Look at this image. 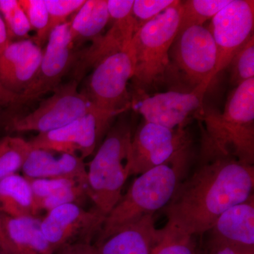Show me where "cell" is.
<instances>
[{
    "mask_svg": "<svg viewBox=\"0 0 254 254\" xmlns=\"http://www.w3.org/2000/svg\"><path fill=\"white\" fill-rule=\"evenodd\" d=\"M131 138L128 124L120 122L110 130L88 165V195L105 217L123 196L122 190L129 177L126 165Z\"/></svg>",
    "mask_w": 254,
    "mask_h": 254,
    "instance_id": "obj_5",
    "label": "cell"
},
{
    "mask_svg": "<svg viewBox=\"0 0 254 254\" xmlns=\"http://www.w3.org/2000/svg\"><path fill=\"white\" fill-rule=\"evenodd\" d=\"M24 11L31 29L36 30L33 38L36 42L41 38L48 23V12L45 0H18Z\"/></svg>",
    "mask_w": 254,
    "mask_h": 254,
    "instance_id": "obj_31",
    "label": "cell"
},
{
    "mask_svg": "<svg viewBox=\"0 0 254 254\" xmlns=\"http://www.w3.org/2000/svg\"><path fill=\"white\" fill-rule=\"evenodd\" d=\"M210 83L203 82L187 92L170 91L153 95L133 90L130 93L131 107L148 123L170 128H185L203 108Z\"/></svg>",
    "mask_w": 254,
    "mask_h": 254,
    "instance_id": "obj_9",
    "label": "cell"
},
{
    "mask_svg": "<svg viewBox=\"0 0 254 254\" xmlns=\"http://www.w3.org/2000/svg\"><path fill=\"white\" fill-rule=\"evenodd\" d=\"M230 83L235 87L254 78V36L250 37L230 61Z\"/></svg>",
    "mask_w": 254,
    "mask_h": 254,
    "instance_id": "obj_28",
    "label": "cell"
},
{
    "mask_svg": "<svg viewBox=\"0 0 254 254\" xmlns=\"http://www.w3.org/2000/svg\"><path fill=\"white\" fill-rule=\"evenodd\" d=\"M195 118L203 123L200 150L254 165V78L232 90L222 113L203 106Z\"/></svg>",
    "mask_w": 254,
    "mask_h": 254,
    "instance_id": "obj_2",
    "label": "cell"
},
{
    "mask_svg": "<svg viewBox=\"0 0 254 254\" xmlns=\"http://www.w3.org/2000/svg\"><path fill=\"white\" fill-rule=\"evenodd\" d=\"M0 254H3L2 252H1V244H0Z\"/></svg>",
    "mask_w": 254,
    "mask_h": 254,
    "instance_id": "obj_39",
    "label": "cell"
},
{
    "mask_svg": "<svg viewBox=\"0 0 254 254\" xmlns=\"http://www.w3.org/2000/svg\"><path fill=\"white\" fill-rule=\"evenodd\" d=\"M109 20L107 0H86L69 21L70 36L74 48L101 36Z\"/></svg>",
    "mask_w": 254,
    "mask_h": 254,
    "instance_id": "obj_21",
    "label": "cell"
},
{
    "mask_svg": "<svg viewBox=\"0 0 254 254\" xmlns=\"http://www.w3.org/2000/svg\"><path fill=\"white\" fill-rule=\"evenodd\" d=\"M3 254H55L37 216L11 218L3 214Z\"/></svg>",
    "mask_w": 254,
    "mask_h": 254,
    "instance_id": "obj_17",
    "label": "cell"
},
{
    "mask_svg": "<svg viewBox=\"0 0 254 254\" xmlns=\"http://www.w3.org/2000/svg\"><path fill=\"white\" fill-rule=\"evenodd\" d=\"M48 12V23L41 38L35 42L43 49L50 35L55 28L67 22V18L74 14L86 0H45Z\"/></svg>",
    "mask_w": 254,
    "mask_h": 254,
    "instance_id": "obj_26",
    "label": "cell"
},
{
    "mask_svg": "<svg viewBox=\"0 0 254 254\" xmlns=\"http://www.w3.org/2000/svg\"><path fill=\"white\" fill-rule=\"evenodd\" d=\"M208 254H254V248L210 240Z\"/></svg>",
    "mask_w": 254,
    "mask_h": 254,
    "instance_id": "obj_34",
    "label": "cell"
},
{
    "mask_svg": "<svg viewBox=\"0 0 254 254\" xmlns=\"http://www.w3.org/2000/svg\"><path fill=\"white\" fill-rule=\"evenodd\" d=\"M105 218L95 208L86 210L77 203H68L48 212L41 220L42 232L56 252L76 242H91Z\"/></svg>",
    "mask_w": 254,
    "mask_h": 254,
    "instance_id": "obj_13",
    "label": "cell"
},
{
    "mask_svg": "<svg viewBox=\"0 0 254 254\" xmlns=\"http://www.w3.org/2000/svg\"><path fill=\"white\" fill-rule=\"evenodd\" d=\"M163 233V228L155 227L154 214H151L95 245L99 254H150Z\"/></svg>",
    "mask_w": 254,
    "mask_h": 254,
    "instance_id": "obj_16",
    "label": "cell"
},
{
    "mask_svg": "<svg viewBox=\"0 0 254 254\" xmlns=\"http://www.w3.org/2000/svg\"><path fill=\"white\" fill-rule=\"evenodd\" d=\"M163 229V235L150 254H199L194 236L170 223H167Z\"/></svg>",
    "mask_w": 254,
    "mask_h": 254,
    "instance_id": "obj_25",
    "label": "cell"
},
{
    "mask_svg": "<svg viewBox=\"0 0 254 254\" xmlns=\"http://www.w3.org/2000/svg\"><path fill=\"white\" fill-rule=\"evenodd\" d=\"M133 0H107L110 19L114 21L128 17L132 13Z\"/></svg>",
    "mask_w": 254,
    "mask_h": 254,
    "instance_id": "obj_33",
    "label": "cell"
},
{
    "mask_svg": "<svg viewBox=\"0 0 254 254\" xmlns=\"http://www.w3.org/2000/svg\"><path fill=\"white\" fill-rule=\"evenodd\" d=\"M231 0H187L182 1L179 31L194 26H203Z\"/></svg>",
    "mask_w": 254,
    "mask_h": 254,
    "instance_id": "obj_23",
    "label": "cell"
},
{
    "mask_svg": "<svg viewBox=\"0 0 254 254\" xmlns=\"http://www.w3.org/2000/svg\"><path fill=\"white\" fill-rule=\"evenodd\" d=\"M134 66L130 44L95 65L82 93L97 109L121 115L131 107L128 85L133 78Z\"/></svg>",
    "mask_w": 254,
    "mask_h": 254,
    "instance_id": "obj_7",
    "label": "cell"
},
{
    "mask_svg": "<svg viewBox=\"0 0 254 254\" xmlns=\"http://www.w3.org/2000/svg\"><path fill=\"white\" fill-rule=\"evenodd\" d=\"M43 50L33 39L11 42L0 55V85L17 98L34 78Z\"/></svg>",
    "mask_w": 254,
    "mask_h": 254,
    "instance_id": "obj_14",
    "label": "cell"
},
{
    "mask_svg": "<svg viewBox=\"0 0 254 254\" xmlns=\"http://www.w3.org/2000/svg\"><path fill=\"white\" fill-rule=\"evenodd\" d=\"M28 180L31 185L36 210L37 205L41 200L48 198L50 195L55 194L57 192L64 189L74 186L77 184H85L70 178L35 179V180Z\"/></svg>",
    "mask_w": 254,
    "mask_h": 254,
    "instance_id": "obj_30",
    "label": "cell"
},
{
    "mask_svg": "<svg viewBox=\"0 0 254 254\" xmlns=\"http://www.w3.org/2000/svg\"><path fill=\"white\" fill-rule=\"evenodd\" d=\"M88 196L87 185L85 184H77L74 186L68 187L57 192L55 194L41 200L37 205L38 213L41 210L49 212L55 208L68 203H77Z\"/></svg>",
    "mask_w": 254,
    "mask_h": 254,
    "instance_id": "obj_29",
    "label": "cell"
},
{
    "mask_svg": "<svg viewBox=\"0 0 254 254\" xmlns=\"http://www.w3.org/2000/svg\"><path fill=\"white\" fill-rule=\"evenodd\" d=\"M78 82L62 83L53 93L27 115L15 117L10 123L12 131L39 133L61 128L86 115L93 105L82 92Z\"/></svg>",
    "mask_w": 254,
    "mask_h": 254,
    "instance_id": "obj_8",
    "label": "cell"
},
{
    "mask_svg": "<svg viewBox=\"0 0 254 254\" xmlns=\"http://www.w3.org/2000/svg\"><path fill=\"white\" fill-rule=\"evenodd\" d=\"M0 212L11 218L36 216L38 212L26 177L14 174L0 181Z\"/></svg>",
    "mask_w": 254,
    "mask_h": 254,
    "instance_id": "obj_20",
    "label": "cell"
},
{
    "mask_svg": "<svg viewBox=\"0 0 254 254\" xmlns=\"http://www.w3.org/2000/svg\"><path fill=\"white\" fill-rule=\"evenodd\" d=\"M0 14L6 25L10 41L28 39L31 27L18 0H0Z\"/></svg>",
    "mask_w": 254,
    "mask_h": 254,
    "instance_id": "obj_27",
    "label": "cell"
},
{
    "mask_svg": "<svg viewBox=\"0 0 254 254\" xmlns=\"http://www.w3.org/2000/svg\"><path fill=\"white\" fill-rule=\"evenodd\" d=\"M31 150L28 141L19 137L0 140V181L21 170Z\"/></svg>",
    "mask_w": 254,
    "mask_h": 254,
    "instance_id": "obj_24",
    "label": "cell"
},
{
    "mask_svg": "<svg viewBox=\"0 0 254 254\" xmlns=\"http://www.w3.org/2000/svg\"><path fill=\"white\" fill-rule=\"evenodd\" d=\"M209 231L210 241L254 248V196L222 213Z\"/></svg>",
    "mask_w": 254,
    "mask_h": 254,
    "instance_id": "obj_19",
    "label": "cell"
},
{
    "mask_svg": "<svg viewBox=\"0 0 254 254\" xmlns=\"http://www.w3.org/2000/svg\"><path fill=\"white\" fill-rule=\"evenodd\" d=\"M170 68L175 65L192 88L213 82L218 63L216 46L208 28L190 26L177 32L170 51Z\"/></svg>",
    "mask_w": 254,
    "mask_h": 254,
    "instance_id": "obj_10",
    "label": "cell"
},
{
    "mask_svg": "<svg viewBox=\"0 0 254 254\" xmlns=\"http://www.w3.org/2000/svg\"><path fill=\"white\" fill-rule=\"evenodd\" d=\"M3 236H4V230H3V213L0 212V244L3 240Z\"/></svg>",
    "mask_w": 254,
    "mask_h": 254,
    "instance_id": "obj_38",
    "label": "cell"
},
{
    "mask_svg": "<svg viewBox=\"0 0 254 254\" xmlns=\"http://www.w3.org/2000/svg\"><path fill=\"white\" fill-rule=\"evenodd\" d=\"M55 254H99L98 247L91 242H76L64 246L55 252Z\"/></svg>",
    "mask_w": 254,
    "mask_h": 254,
    "instance_id": "obj_35",
    "label": "cell"
},
{
    "mask_svg": "<svg viewBox=\"0 0 254 254\" xmlns=\"http://www.w3.org/2000/svg\"><path fill=\"white\" fill-rule=\"evenodd\" d=\"M137 29L132 13L128 17L114 21L104 35L92 41L89 48L76 54L71 69L73 74L71 79L79 83L87 71L92 69L104 58L128 48Z\"/></svg>",
    "mask_w": 254,
    "mask_h": 254,
    "instance_id": "obj_15",
    "label": "cell"
},
{
    "mask_svg": "<svg viewBox=\"0 0 254 254\" xmlns=\"http://www.w3.org/2000/svg\"><path fill=\"white\" fill-rule=\"evenodd\" d=\"M80 140L81 128L78 119L61 128L39 133L28 143L35 149L76 154L79 148Z\"/></svg>",
    "mask_w": 254,
    "mask_h": 254,
    "instance_id": "obj_22",
    "label": "cell"
},
{
    "mask_svg": "<svg viewBox=\"0 0 254 254\" xmlns=\"http://www.w3.org/2000/svg\"><path fill=\"white\" fill-rule=\"evenodd\" d=\"M16 97L5 91L0 85V105H14Z\"/></svg>",
    "mask_w": 254,
    "mask_h": 254,
    "instance_id": "obj_37",
    "label": "cell"
},
{
    "mask_svg": "<svg viewBox=\"0 0 254 254\" xmlns=\"http://www.w3.org/2000/svg\"><path fill=\"white\" fill-rule=\"evenodd\" d=\"M254 187V165L200 150L199 166L165 207L168 223L192 236L205 233L225 210L248 199Z\"/></svg>",
    "mask_w": 254,
    "mask_h": 254,
    "instance_id": "obj_1",
    "label": "cell"
},
{
    "mask_svg": "<svg viewBox=\"0 0 254 254\" xmlns=\"http://www.w3.org/2000/svg\"><path fill=\"white\" fill-rule=\"evenodd\" d=\"M74 49L67 21L50 35L36 74L26 90L18 95L14 105L31 103L60 86L74 64Z\"/></svg>",
    "mask_w": 254,
    "mask_h": 254,
    "instance_id": "obj_11",
    "label": "cell"
},
{
    "mask_svg": "<svg viewBox=\"0 0 254 254\" xmlns=\"http://www.w3.org/2000/svg\"><path fill=\"white\" fill-rule=\"evenodd\" d=\"M177 0H135L132 9V16L140 28L165 10L173 6ZM138 30V29H137Z\"/></svg>",
    "mask_w": 254,
    "mask_h": 254,
    "instance_id": "obj_32",
    "label": "cell"
},
{
    "mask_svg": "<svg viewBox=\"0 0 254 254\" xmlns=\"http://www.w3.org/2000/svg\"><path fill=\"white\" fill-rule=\"evenodd\" d=\"M83 160L71 153H62L55 158L52 152L31 148L21 170L28 180L70 178L87 185V170Z\"/></svg>",
    "mask_w": 254,
    "mask_h": 254,
    "instance_id": "obj_18",
    "label": "cell"
},
{
    "mask_svg": "<svg viewBox=\"0 0 254 254\" xmlns=\"http://www.w3.org/2000/svg\"><path fill=\"white\" fill-rule=\"evenodd\" d=\"M189 167L162 165L139 175L105 217L96 245L124 227L166 207L186 178Z\"/></svg>",
    "mask_w": 254,
    "mask_h": 254,
    "instance_id": "obj_3",
    "label": "cell"
},
{
    "mask_svg": "<svg viewBox=\"0 0 254 254\" xmlns=\"http://www.w3.org/2000/svg\"><path fill=\"white\" fill-rule=\"evenodd\" d=\"M11 42L4 19L0 14V55L7 48Z\"/></svg>",
    "mask_w": 254,
    "mask_h": 254,
    "instance_id": "obj_36",
    "label": "cell"
},
{
    "mask_svg": "<svg viewBox=\"0 0 254 254\" xmlns=\"http://www.w3.org/2000/svg\"><path fill=\"white\" fill-rule=\"evenodd\" d=\"M191 141L185 128L143 122L132 135L126 168L128 176L162 165H190Z\"/></svg>",
    "mask_w": 254,
    "mask_h": 254,
    "instance_id": "obj_6",
    "label": "cell"
},
{
    "mask_svg": "<svg viewBox=\"0 0 254 254\" xmlns=\"http://www.w3.org/2000/svg\"><path fill=\"white\" fill-rule=\"evenodd\" d=\"M182 1H176L138 28L131 47L134 58L133 90L146 92L163 81L170 71V51L180 27Z\"/></svg>",
    "mask_w": 254,
    "mask_h": 254,
    "instance_id": "obj_4",
    "label": "cell"
},
{
    "mask_svg": "<svg viewBox=\"0 0 254 254\" xmlns=\"http://www.w3.org/2000/svg\"><path fill=\"white\" fill-rule=\"evenodd\" d=\"M254 1L231 0L211 20L208 30L218 52L214 76L228 67L232 58L254 35Z\"/></svg>",
    "mask_w": 254,
    "mask_h": 254,
    "instance_id": "obj_12",
    "label": "cell"
}]
</instances>
